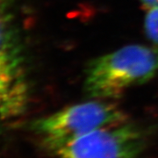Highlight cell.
<instances>
[{
  "label": "cell",
  "instance_id": "obj_2",
  "mask_svg": "<svg viewBox=\"0 0 158 158\" xmlns=\"http://www.w3.org/2000/svg\"><path fill=\"white\" fill-rule=\"evenodd\" d=\"M42 143L54 158H141L148 135L141 126L127 120Z\"/></svg>",
  "mask_w": 158,
  "mask_h": 158
},
{
  "label": "cell",
  "instance_id": "obj_1",
  "mask_svg": "<svg viewBox=\"0 0 158 158\" xmlns=\"http://www.w3.org/2000/svg\"><path fill=\"white\" fill-rule=\"evenodd\" d=\"M157 72V46L127 45L90 61L84 89L90 99H115L131 87L148 82Z\"/></svg>",
  "mask_w": 158,
  "mask_h": 158
},
{
  "label": "cell",
  "instance_id": "obj_4",
  "mask_svg": "<svg viewBox=\"0 0 158 158\" xmlns=\"http://www.w3.org/2000/svg\"><path fill=\"white\" fill-rule=\"evenodd\" d=\"M129 120L115 104L91 99L75 104L37 119L34 129L42 142L65 140L97 128Z\"/></svg>",
  "mask_w": 158,
  "mask_h": 158
},
{
  "label": "cell",
  "instance_id": "obj_6",
  "mask_svg": "<svg viewBox=\"0 0 158 158\" xmlns=\"http://www.w3.org/2000/svg\"><path fill=\"white\" fill-rule=\"evenodd\" d=\"M140 2L145 9H149L155 6H158V0H140Z\"/></svg>",
  "mask_w": 158,
  "mask_h": 158
},
{
  "label": "cell",
  "instance_id": "obj_3",
  "mask_svg": "<svg viewBox=\"0 0 158 158\" xmlns=\"http://www.w3.org/2000/svg\"><path fill=\"white\" fill-rule=\"evenodd\" d=\"M27 97L25 58L13 0H0V120L22 112Z\"/></svg>",
  "mask_w": 158,
  "mask_h": 158
},
{
  "label": "cell",
  "instance_id": "obj_5",
  "mask_svg": "<svg viewBox=\"0 0 158 158\" xmlns=\"http://www.w3.org/2000/svg\"><path fill=\"white\" fill-rule=\"evenodd\" d=\"M144 19V30L148 39L158 45V6L148 9Z\"/></svg>",
  "mask_w": 158,
  "mask_h": 158
}]
</instances>
